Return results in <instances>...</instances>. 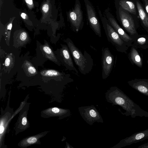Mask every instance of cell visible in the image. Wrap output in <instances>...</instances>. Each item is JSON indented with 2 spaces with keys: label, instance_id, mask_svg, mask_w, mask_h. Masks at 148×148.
I'll return each mask as SVG.
<instances>
[{
  "label": "cell",
  "instance_id": "cell-1",
  "mask_svg": "<svg viewBox=\"0 0 148 148\" xmlns=\"http://www.w3.org/2000/svg\"><path fill=\"white\" fill-rule=\"evenodd\" d=\"M65 42L79 71L84 75L89 73L94 64L91 56L86 51L83 53L70 38H67Z\"/></svg>",
  "mask_w": 148,
  "mask_h": 148
},
{
  "label": "cell",
  "instance_id": "cell-2",
  "mask_svg": "<svg viewBox=\"0 0 148 148\" xmlns=\"http://www.w3.org/2000/svg\"><path fill=\"white\" fill-rule=\"evenodd\" d=\"M99 13L108 40L118 51L126 53L129 47L109 23L106 17L103 16L100 11Z\"/></svg>",
  "mask_w": 148,
  "mask_h": 148
},
{
  "label": "cell",
  "instance_id": "cell-3",
  "mask_svg": "<svg viewBox=\"0 0 148 148\" xmlns=\"http://www.w3.org/2000/svg\"><path fill=\"white\" fill-rule=\"evenodd\" d=\"M115 7L117 19L124 29L134 39L139 35L136 30L138 27V23L135 21L132 14L120 7Z\"/></svg>",
  "mask_w": 148,
  "mask_h": 148
},
{
  "label": "cell",
  "instance_id": "cell-4",
  "mask_svg": "<svg viewBox=\"0 0 148 148\" xmlns=\"http://www.w3.org/2000/svg\"><path fill=\"white\" fill-rule=\"evenodd\" d=\"M69 18L73 29L78 32L83 26V16L79 0H75L73 8L69 13Z\"/></svg>",
  "mask_w": 148,
  "mask_h": 148
},
{
  "label": "cell",
  "instance_id": "cell-5",
  "mask_svg": "<svg viewBox=\"0 0 148 148\" xmlns=\"http://www.w3.org/2000/svg\"><path fill=\"white\" fill-rule=\"evenodd\" d=\"M84 1L89 25L95 34L101 37V27L94 7L89 0Z\"/></svg>",
  "mask_w": 148,
  "mask_h": 148
},
{
  "label": "cell",
  "instance_id": "cell-6",
  "mask_svg": "<svg viewBox=\"0 0 148 148\" xmlns=\"http://www.w3.org/2000/svg\"><path fill=\"white\" fill-rule=\"evenodd\" d=\"M106 17L108 22L112 26L121 38L129 47L132 46L134 41L133 39L127 34L119 25L114 16L108 10L105 12Z\"/></svg>",
  "mask_w": 148,
  "mask_h": 148
},
{
  "label": "cell",
  "instance_id": "cell-7",
  "mask_svg": "<svg viewBox=\"0 0 148 148\" xmlns=\"http://www.w3.org/2000/svg\"><path fill=\"white\" fill-rule=\"evenodd\" d=\"M103 79H105L109 75L112 69L114 63V58L108 47L102 50V56Z\"/></svg>",
  "mask_w": 148,
  "mask_h": 148
},
{
  "label": "cell",
  "instance_id": "cell-8",
  "mask_svg": "<svg viewBox=\"0 0 148 148\" xmlns=\"http://www.w3.org/2000/svg\"><path fill=\"white\" fill-rule=\"evenodd\" d=\"M147 139L148 129L136 132L123 139L121 142V146L122 147L129 146L132 144L142 141Z\"/></svg>",
  "mask_w": 148,
  "mask_h": 148
},
{
  "label": "cell",
  "instance_id": "cell-9",
  "mask_svg": "<svg viewBox=\"0 0 148 148\" xmlns=\"http://www.w3.org/2000/svg\"><path fill=\"white\" fill-rule=\"evenodd\" d=\"M61 46L60 54L62 62L67 69L78 74V72L74 66L68 47L63 45Z\"/></svg>",
  "mask_w": 148,
  "mask_h": 148
},
{
  "label": "cell",
  "instance_id": "cell-10",
  "mask_svg": "<svg viewBox=\"0 0 148 148\" xmlns=\"http://www.w3.org/2000/svg\"><path fill=\"white\" fill-rule=\"evenodd\" d=\"M127 83L133 88L148 97V79H135L128 81Z\"/></svg>",
  "mask_w": 148,
  "mask_h": 148
},
{
  "label": "cell",
  "instance_id": "cell-11",
  "mask_svg": "<svg viewBox=\"0 0 148 148\" xmlns=\"http://www.w3.org/2000/svg\"><path fill=\"white\" fill-rule=\"evenodd\" d=\"M115 6L120 7L123 9L134 15H137L136 5L135 3L130 0H115Z\"/></svg>",
  "mask_w": 148,
  "mask_h": 148
},
{
  "label": "cell",
  "instance_id": "cell-12",
  "mask_svg": "<svg viewBox=\"0 0 148 148\" xmlns=\"http://www.w3.org/2000/svg\"><path fill=\"white\" fill-rule=\"evenodd\" d=\"M143 28L148 32V16L140 1L134 0Z\"/></svg>",
  "mask_w": 148,
  "mask_h": 148
},
{
  "label": "cell",
  "instance_id": "cell-13",
  "mask_svg": "<svg viewBox=\"0 0 148 148\" xmlns=\"http://www.w3.org/2000/svg\"><path fill=\"white\" fill-rule=\"evenodd\" d=\"M129 59L132 64L141 68L143 62L141 56L136 47L134 45L131 47L128 54Z\"/></svg>",
  "mask_w": 148,
  "mask_h": 148
},
{
  "label": "cell",
  "instance_id": "cell-14",
  "mask_svg": "<svg viewBox=\"0 0 148 148\" xmlns=\"http://www.w3.org/2000/svg\"><path fill=\"white\" fill-rule=\"evenodd\" d=\"M133 45L136 47L145 49L148 48V36L139 35L134 39Z\"/></svg>",
  "mask_w": 148,
  "mask_h": 148
},
{
  "label": "cell",
  "instance_id": "cell-15",
  "mask_svg": "<svg viewBox=\"0 0 148 148\" xmlns=\"http://www.w3.org/2000/svg\"><path fill=\"white\" fill-rule=\"evenodd\" d=\"M42 51L47 58L57 64L60 65L55 55L47 43H45L42 46Z\"/></svg>",
  "mask_w": 148,
  "mask_h": 148
},
{
  "label": "cell",
  "instance_id": "cell-16",
  "mask_svg": "<svg viewBox=\"0 0 148 148\" xmlns=\"http://www.w3.org/2000/svg\"><path fill=\"white\" fill-rule=\"evenodd\" d=\"M29 39L27 33L23 31L17 35L16 38V41L18 45L21 46L27 42Z\"/></svg>",
  "mask_w": 148,
  "mask_h": 148
},
{
  "label": "cell",
  "instance_id": "cell-17",
  "mask_svg": "<svg viewBox=\"0 0 148 148\" xmlns=\"http://www.w3.org/2000/svg\"><path fill=\"white\" fill-rule=\"evenodd\" d=\"M24 68L26 72L30 76H34L37 74V72L33 64L25 60L24 63Z\"/></svg>",
  "mask_w": 148,
  "mask_h": 148
},
{
  "label": "cell",
  "instance_id": "cell-18",
  "mask_svg": "<svg viewBox=\"0 0 148 148\" xmlns=\"http://www.w3.org/2000/svg\"><path fill=\"white\" fill-rule=\"evenodd\" d=\"M41 75L47 77H54L64 76V74L53 69L45 70L40 72Z\"/></svg>",
  "mask_w": 148,
  "mask_h": 148
},
{
  "label": "cell",
  "instance_id": "cell-19",
  "mask_svg": "<svg viewBox=\"0 0 148 148\" xmlns=\"http://www.w3.org/2000/svg\"><path fill=\"white\" fill-rule=\"evenodd\" d=\"M14 56L12 53L8 54L6 56L5 61V65L6 67L11 68L14 64Z\"/></svg>",
  "mask_w": 148,
  "mask_h": 148
},
{
  "label": "cell",
  "instance_id": "cell-20",
  "mask_svg": "<svg viewBox=\"0 0 148 148\" xmlns=\"http://www.w3.org/2000/svg\"><path fill=\"white\" fill-rule=\"evenodd\" d=\"M37 141V138L35 137H31L28 138L27 140V143L32 144L35 143Z\"/></svg>",
  "mask_w": 148,
  "mask_h": 148
},
{
  "label": "cell",
  "instance_id": "cell-21",
  "mask_svg": "<svg viewBox=\"0 0 148 148\" xmlns=\"http://www.w3.org/2000/svg\"><path fill=\"white\" fill-rule=\"evenodd\" d=\"M144 5L145 10L148 16V0H142Z\"/></svg>",
  "mask_w": 148,
  "mask_h": 148
},
{
  "label": "cell",
  "instance_id": "cell-22",
  "mask_svg": "<svg viewBox=\"0 0 148 148\" xmlns=\"http://www.w3.org/2000/svg\"><path fill=\"white\" fill-rule=\"evenodd\" d=\"M49 9V6L47 4H45L42 7V10L45 13H46L48 12Z\"/></svg>",
  "mask_w": 148,
  "mask_h": 148
},
{
  "label": "cell",
  "instance_id": "cell-23",
  "mask_svg": "<svg viewBox=\"0 0 148 148\" xmlns=\"http://www.w3.org/2000/svg\"><path fill=\"white\" fill-rule=\"evenodd\" d=\"M90 116L93 117H96L97 115L96 112L93 110H91L90 111Z\"/></svg>",
  "mask_w": 148,
  "mask_h": 148
},
{
  "label": "cell",
  "instance_id": "cell-24",
  "mask_svg": "<svg viewBox=\"0 0 148 148\" xmlns=\"http://www.w3.org/2000/svg\"><path fill=\"white\" fill-rule=\"evenodd\" d=\"M138 148H148V143L143 144L138 147Z\"/></svg>",
  "mask_w": 148,
  "mask_h": 148
},
{
  "label": "cell",
  "instance_id": "cell-25",
  "mask_svg": "<svg viewBox=\"0 0 148 148\" xmlns=\"http://www.w3.org/2000/svg\"><path fill=\"white\" fill-rule=\"evenodd\" d=\"M51 110L52 112L56 113H58L60 111L59 109L58 108L56 107L52 108Z\"/></svg>",
  "mask_w": 148,
  "mask_h": 148
},
{
  "label": "cell",
  "instance_id": "cell-26",
  "mask_svg": "<svg viewBox=\"0 0 148 148\" xmlns=\"http://www.w3.org/2000/svg\"><path fill=\"white\" fill-rule=\"evenodd\" d=\"M27 122V120L26 118L25 117H23L22 119V123L23 125H25Z\"/></svg>",
  "mask_w": 148,
  "mask_h": 148
},
{
  "label": "cell",
  "instance_id": "cell-27",
  "mask_svg": "<svg viewBox=\"0 0 148 148\" xmlns=\"http://www.w3.org/2000/svg\"><path fill=\"white\" fill-rule=\"evenodd\" d=\"M4 130V127L2 125V124L1 123L0 126V134H1L3 133Z\"/></svg>",
  "mask_w": 148,
  "mask_h": 148
},
{
  "label": "cell",
  "instance_id": "cell-28",
  "mask_svg": "<svg viewBox=\"0 0 148 148\" xmlns=\"http://www.w3.org/2000/svg\"><path fill=\"white\" fill-rule=\"evenodd\" d=\"M26 2L29 5H31L33 4L32 0H25Z\"/></svg>",
  "mask_w": 148,
  "mask_h": 148
},
{
  "label": "cell",
  "instance_id": "cell-29",
  "mask_svg": "<svg viewBox=\"0 0 148 148\" xmlns=\"http://www.w3.org/2000/svg\"><path fill=\"white\" fill-rule=\"evenodd\" d=\"M12 26V23H10L7 26V29H9L10 30H11Z\"/></svg>",
  "mask_w": 148,
  "mask_h": 148
},
{
  "label": "cell",
  "instance_id": "cell-30",
  "mask_svg": "<svg viewBox=\"0 0 148 148\" xmlns=\"http://www.w3.org/2000/svg\"><path fill=\"white\" fill-rule=\"evenodd\" d=\"M21 16L23 18L25 19L26 18V14L24 13H22L21 14Z\"/></svg>",
  "mask_w": 148,
  "mask_h": 148
}]
</instances>
